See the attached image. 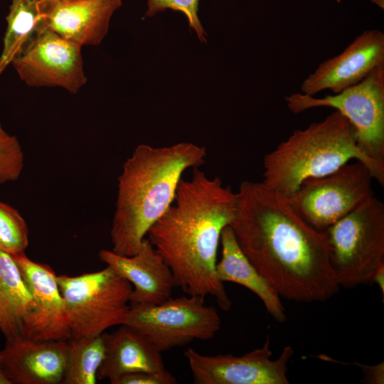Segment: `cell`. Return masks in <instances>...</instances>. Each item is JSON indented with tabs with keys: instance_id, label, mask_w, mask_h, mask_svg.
Listing matches in <instances>:
<instances>
[{
	"instance_id": "obj_1",
	"label": "cell",
	"mask_w": 384,
	"mask_h": 384,
	"mask_svg": "<svg viewBox=\"0 0 384 384\" xmlns=\"http://www.w3.org/2000/svg\"><path fill=\"white\" fill-rule=\"evenodd\" d=\"M230 223L243 253L279 297L324 302L339 289L323 231L305 220L289 198L261 182L242 181Z\"/></svg>"
},
{
	"instance_id": "obj_2",
	"label": "cell",
	"mask_w": 384,
	"mask_h": 384,
	"mask_svg": "<svg viewBox=\"0 0 384 384\" xmlns=\"http://www.w3.org/2000/svg\"><path fill=\"white\" fill-rule=\"evenodd\" d=\"M237 206L236 193L219 177L209 178L195 168L191 178L181 179L172 204L146 235L176 287L188 295L212 297L224 311L232 302L217 276V252Z\"/></svg>"
},
{
	"instance_id": "obj_3",
	"label": "cell",
	"mask_w": 384,
	"mask_h": 384,
	"mask_svg": "<svg viewBox=\"0 0 384 384\" xmlns=\"http://www.w3.org/2000/svg\"><path fill=\"white\" fill-rule=\"evenodd\" d=\"M203 146L189 142L154 147L139 144L118 177L110 230L112 250L131 256L150 228L172 204L183 174L206 161Z\"/></svg>"
},
{
	"instance_id": "obj_4",
	"label": "cell",
	"mask_w": 384,
	"mask_h": 384,
	"mask_svg": "<svg viewBox=\"0 0 384 384\" xmlns=\"http://www.w3.org/2000/svg\"><path fill=\"white\" fill-rule=\"evenodd\" d=\"M356 159L384 185V166L359 147L348 119L335 110L321 121L295 129L263 160V180L268 187L290 198L306 179L328 175Z\"/></svg>"
},
{
	"instance_id": "obj_5",
	"label": "cell",
	"mask_w": 384,
	"mask_h": 384,
	"mask_svg": "<svg viewBox=\"0 0 384 384\" xmlns=\"http://www.w3.org/2000/svg\"><path fill=\"white\" fill-rule=\"evenodd\" d=\"M341 287L373 284L384 266V205L373 196L324 230Z\"/></svg>"
},
{
	"instance_id": "obj_6",
	"label": "cell",
	"mask_w": 384,
	"mask_h": 384,
	"mask_svg": "<svg viewBox=\"0 0 384 384\" xmlns=\"http://www.w3.org/2000/svg\"><path fill=\"white\" fill-rule=\"evenodd\" d=\"M70 330V338H90L124 324L132 284L111 267L78 276L56 277Z\"/></svg>"
},
{
	"instance_id": "obj_7",
	"label": "cell",
	"mask_w": 384,
	"mask_h": 384,
	"mask_svg": "<svg viewBox=\"0 0 384 384\" xmlns=\"http://www.w3.org/2000/svg\"><path fill=\"white\" fill-rule=\"evenodd\" d=\"M285 101L294 114L316 107L335 109L353 127L361 149L384 166V64L338 93L315 97L297 92L286 97Z\"/></svg>"
},
{
	"instance_id": "obj_8",
	"label": "cell",
	"mask_w": 384,
	"mask_h": 384,
	"mask_svg": "<svg viewBox=\"0 0 384 384\" xmlns=\"http://www.w3.org/2000/svg\"><path fill=\"white\" fill-rule=\"evenodd\" d=\"M124 324L136 329L161 352L196 339L209 340L220 329L216 310L205 297L192 294L157 304H130Z\"/></svg>"
},
{
	"instance_id": "obj_9",
	"label": "cell",
	"mask_w": 384,
	"mask_h": 384,
	"mask_svg": "<svg viewBox=\"0 0 384 384\" xmlns=\"http://www.w3.org/2000/svg\"><path fill=\"white\" fill-rule=\"evenodd\" d=\"M372 174L359 161L304 181L289 198L299 215L323 231L374 196Z\"/></svg>"
},
{
	"instance_id": "obj_10",
	"label": "cell",
	"mask_w": 384,
	"mask_h": 384,
	"mask_svg": "<svg viewBox=\"0 0 384 384\" xmlns=\"http://www.w3.org/2000/svg\"><path fill=\"white\" fill-rule=\"evenodd\" d=\"M82 47L42 22L11 65L28 87H60L76 94L87 82Z\"/></svg>"
},
{
	"instance_id": "obj_11",
	"label": "cell",
	"mask_w": 384,
	"mask_h": 384,
	"mask_svg": "<svg viewBox=\"0 0 384 384\" xmlns=\"http://www.w3.org/2000/svg\"><path fill=\"white\" fill-rule=\"evenodd\" d=\"M270 340L262 347L240 356H206L191 348L184 352L196 384H288L287 364L294 354L285 346L280 356L271 359Z\"/></svg>"
},
{
	"instance_id": "obj_12",
	"label": "cell",
	"mask_w": 384,
	"mask_h": 384,
	"mask_svg": "<svg viewBox=\"0 0 384 384\" xmlns=\"http://www.w3.org/2000/svg\"><path fill=\"white\" fill-rule=\"evenodd\" d=\"M13 257L33 299L21 336L34 341L69 340L70 330L55 272L49 265L31 260L26 253Z\"/></svg>"
},
{
	"instance_id": "obj_13",
	"label": "cell",
	"mask_w": 384,
	"mask_h": 384,
	"mask_svg": "<svg viewBox=\"0 0 384 384\" xmlns=\"http://www.w3.org/2000/svg\"><path fill=\"white\" fill-rule=\"evenodd\" d=\"M384 64V34L363 31L338 55L321 63L303 81L301 92L314 96L329 90L334 94L354 85Z\"/></svg>"
},
{
	"instance_id": "obj_14",
	"label": "cell",
	"mask_w": 384,
	"mask_h": 384,
	"mask_svg": "<svg viewBox=\"0 0 384 384\" xmlns=\"http://www.w3.org/2000/svg\"><path fill=\"white\" fill-rule=\"evenodd\" d=\"M68 341H34L23 336L6 339L0 351V370L11 384H61Z\"/></svg>"
},
{
	"instance_id": "obj_15",
	"label": "cell",
	"mask_w": 384,
	"mask_h": 384,
	"mask_svg": "<svg viewBox=\"0 0 384 384\" xmlns=\"http://www.w3.org/2000/svg\"><path fill=\"white\" fill-rule=\"evenodd\" d=\"M99 258L132 284L130 304L162 303L176 287L171 269L146 238L133 255L101 250Z\"/></svg>"
},
{
	"instance_id": "obj_16",
	"label": "cell",
	"mask_w": 384,
	"mask_h": 384,
	"mask_svg": "<svg viewBox=\"0 0 384 384\" xmlns=\"http://www.w3.org/2000/svg\"><path fill=\"white\" fill-rule=\"evenodd\" d=\"M122 0H65L43 12V23L80 46H97L106 36Z\"/></svg>"
},
{
	"instance_id": "obj_17",
	"label": "cell",
	"mask_w": 384,
	"mask_h": 384,
	"mask_svg": "<svg viewBox=\"0 0 384 384\" xmlns=\"http://www.w3.org/2000/svg\"><path fill=\"white\" fill-rule=\"evenodd\" d=\"M105 356L97 378L117 384L123 375L135 372L167 370L161 351L136 329L122 324L112 333L102 334Z\"/></svg>"
},
{
	"instance_id": "obj_18",
	"label": "cell",
	"mask_w": 384,
	"mask_h": 384,
	"mask_svg": "<svg viewBox=\"0 0 384 384\" xmlns=\"http://www.w3.org/2000/svg\"><path fill=\"white\" fill-rule=\"evenodd\" d=\"M220 243L221 258L216 265L218 279L223 283L233 282L246 287L260 299L277 322H284L286 312L279 294L241 250L230 225L223 230Z\"/></svg>"
},
{
	"instance_id": "obj_19",
	"label": "cell",
	"mask_w": 384,
	"mask_h": 384,
	"mask_svg": "<svg viewBox=\"0 0 384 384\" xmlns=\"http://www.w3.org/2000/svg\"><path fill=\"white\" fill-rule=\"evenodd\" d=\"M33 296L14 257L0 251V331L6 339L21 336Z\"/></svg>"
},
{
	"instance_id": "obj_20",
	"label": "cell",
	"mask_w": 384,
	"mask_h": 384,
	"mask_svg": "<svg viewBox=\"0 0 384 384\" xmlns=\"http://www.w3.org/2000/svg\"><path fill=\"white\" fill-rule=\"evenodd\" d=\"M41 0H11L0 53V76L11 65L43 22Z\"/></svg>"
},
{
	"instance_id": "obj_21",
	"label": "cell",
	"mask_w": 384,
	"mask_h": 384,
	"mask_svg": "<svg viewBox=\"0 0 384 384\" xmlns=\"http://www.w3.org/2000/svg\"><path fill=\"white\" fill-rule=\"evenodd\" d=\"M63 384H95L97 373L105 356L102 334L89 338H70Z\"/></svg>"
},
{
	"instance_id": "obj_22",
	"label": "cell",
	"mask_w": 384,
	"mask_h": 384,
	"mask_svg": "<svg viewBox=\"0 0 384 384\" xmlns=\"http://www.w3.org/2000/svg\"><path fill=\"white\" fill-rule=\"evenodd\" d=\"M28 229L20 213L0 201V251L12 256L25 253Z\"/></svg>"
},
{
	"instance_id": "obj_23",
	"label": "cell",
	"mask_w": 384,
	"mask_h": 384,
	"mask_svg": "<svg viewBox=\"0 0 384 384\" xmlns=\"http://www.w3.org/2000/svg\"><path fill=\"white\" fill-rule=\"evenodd\" d=\"M24 155L18 139L0 122V185L17 181L22 173Z\"/></svg>"
},
{
	"instance_id": "obj_24",
	"label": "cell",
	"mask_w": 384,
	"mask_h": 384,
	"mask_svg": "<svg viewBox=\"0 0 384 384\" xmlns=\"http://www.w3.org/2000/svg\"><path fill=\"white\" fill-rule=\"evenodd\" d=\"M200 0H147L148 10L146 16H152L166 9L181 11L186 16L189 26L193 28L199 40L206 42V33L198 16Z\"/></svg>"
},
{
	"instance_id": "obj_25",
	"label": "cell",
	"mask_w": 384,
	"mask_h": 384,
	"mask_svg": "<svg viewBox=\"0 0 384 384\" xmlns=\"http://www.w3.org/2000/svg\"><path fill=\"white\" fill-rule=\"evenodd\" d=\"M176 378L168 370L161 373L135 372L122 376L117 384H175Z\"/></svg>"
},
{
	"instance_id": "obj_26",
	"label": "cell",
	"mask_w": 384,
	"mask_h": 384,
	"mask_svg": "<svg viewBox=\"0 0 384 384\" xmlns=\"http://www.w3.org/2000/svg\"><path fill=\"white\" fill-rule=\"evenodd\" d=\"M346 365H352L360 368L364 376V379L361 381L365 383L383 384L384 383L383 362L374 366H370L354 361L352 363H348Z\"/></svg>"
},
{
	"instance_id": "obj_27",
	"label": "cell",
	"mask_w": 384,
	"mask_h": 384,
	"mask_svg": "<svg viewBox=\"0 0 384 384\" xmlns=\"http://www.w3.org/2000/svg\"><path fill=\"white\" fill-rule=\"evenodd\" d=\"M377 284L384 296V266L380 267L375 274L373 284Z\"/></svg>"
},
{
	"instance_id": "obj_28",
	"label": "cell",
	"mask_w": 384,
	"mask_h": 384,
	"mask_svg": "<svg viewBox=\"0 0 384 384\" xmlns=\"http://www.w3.org/2000/svg\"><path fill=\"white\" fill-rule=\"evenodd\" d=\"M65 0H41V8L42 13L46 10L48 7Z\"/></svg>"
},
{
	"instance_id": "obj_29",
	"label": "cell",
	"mask_w": 384,
	"mask_h": 384,
	"mask_svg": "<svg viewBox=\"0 0 384 384\" xmlns=\"http://www.w3.org/2000/svg\"><path fill=\"white\" fill-rule=\"evenodd\" d=\"M0 384H11L9 380L0 370Z\"/></svg>"
},
{
	"instance_id": "obj_30",
	"label": "cell",
	"mask_w": 384,
	"mask_h": 384,
	"mask_svg": "<svg viewBox=\"0 0 384 384\" xmlns=\"http://www.w3.org/2000/svg\"><path fill=\"white\" fill-rule=\"evenodd\" d=\"M1 352H0V365H1Z\"/></svg>"
},
{
	"instance_id": "obj_31",
	"label": "cell",
	"mask_w": 384,
	"mask_h": 384,
	"mask_svg": "<svg viewBox=\"0 0 384 384\" xmlns=\"http://www.w3.org/2000/svg\"><path fill=\"white\" fill-rule=\"evenodd\" d=\"M341 1H343V0H336V1L338 2V3L341 2Z\"/></svg>"
}]
</instances>
